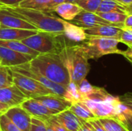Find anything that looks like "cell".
I'll list each match as a JSON object with an SVG mask.
<instances>
[{"instance_id": "28", "label": "cell", "mask_w": 132, "mask_h": 131, "mask_svg": "<svg viewBox=\"0 0 132 131\" xmlns=\"http://www.w3.org/2000/svg\"><path fill=\"white\" fill-rule=\"evenodd\" d=\"M66 98L68 100L71 101L72 103L81 101L82 97L79 92L78 86L76 83L70 82L69 85L67 86V97Z\"/></svg>"}, {"instance_id": "6", "label": "cell", "mask_w": 132, "mask_h": 131, "mask_svg": "<svg viewBox=\"0 0 132 131\" xmlns=\"http://www.w3.org/2000/svg\"><path fill=\"white\" fill-rule=\"evenodd\" d=\"M9 68L15 72H17L19 73L34 79L35 80L38 81L42 85H43L45 87H46L48 90H50L53 94L60 95L65 98L67 97V87L50 80L43 74H41L36 68L32 67L29 64V63H26Z\"/></svg>"}, {"instance_id": "26", "label": "cell", "mask_w": 132, "mask_h": 131, "mask_svg": "<svg viewBox=\"0 0 132 131\" xmlns=\"http://www.w3.org/2000/svg\"><path fill=\"white\" fill-rule=\"evenodd\" d=\"M106 131H128L124 124L115 117H105L99 119Z\"/></svg>"}, {"instance_id": "20", "label": "cell", "mask_w": 132, "mask_h": 131, "mask_svg": "<svg viewBox=\"0 0 132 131\" xmlns=\"http://www.w3.org/2000/svg\"><path fill=\"white\" fill-rule=\"evenodd\" d=\"M63 34L67 39L73 42H84L87 39L85 29L69 21L62 19Z\"/></svg>"}, {"instance_id": "45", "label": "cell", "mask_w": 132, "mask_h": 131, "mask_svg": "<svg viewBox=\"0 0 132 131\" xmlns=\"http://www.w3.org/2000/svg\"><path fill=\"white\" fill-rule=\"evenodd\" d=\"M128 13H132V3L128 6Z\"/></svg>"}, {"instance_id": "35", "label": "cell", "mask_w": 132, "mask_h": 131, "mask_svg": "<svg viewBox=\"0 0 132 131\" xmlns=\"http://www.w3.org/2000/svg\"><path fill=\"white\" fill-rule=\"evenodd\" d=\"M121 102H122L132 113V93H127L122 96L118 97Z\"/></svg>"}, {"instance_id": "4", "label": "cell", "mask_w": 132, "mask_h": 131, "mask_svg": "<svg viewBox=\"0 0 132 131\" xmlns=\"http://www.w3.org/2000/svg\"><path fill=\"white\" fill-rule=\"evenodd\" d=\"M29 48L39 53H59L67 46V37L63 33L38 31L36 34L22 40Z\"/></svg>"}, {"instance_id": "30", "label": "cell", "mask_w": 132, "mask_h": 131, "mask_svg": "<svg viewBox=\"0 0 132 131\" xmlns=\"http://www.w3.org/2000/svg\"><path fill=\"white\" fill-rule=\"evenodd\" d=\"M0 127L2 131H22L5 114L0 117Z\"/></svg>"}, {"instance_id": "14", "label": "cell", "mask_w": 132, "mask_h": 131, "mask_svg": "<svg viewBox=\"0 0 132 131\" xmlns=\"http://www.w3.org/2000/svg\"><path fill=\"white\" fill-rule=\"evenodd\" d=\"M35 99L41 102L43 105H45L52 111L55 112L56 114L70 109L73 103L71 101L68 100L65 97L53 93L41 96Z\"/></svg>"}, {"instance_id": "47", "label": "cell", "mask_w": 132, "mask_h": 131, "mask_svg": "<svg viewBox=\"0 0 132 131\" xmlns=\"http://www.w3.org/2000/svg\"><path fill=\"white\" fill-rule=\"evenodd\" d=\"M78 0H66V2H73V3H77Z\"/></svg>"}, {"instance_id": "15", "label": "cell", "mask_w": 132, "mask_h": 131, "mask_svg": "<svg viewBox=\"0 0 132 131\" xmlns=\"http://www.w3.org/2000/svg\"><path fill=\"white\" fill-rule=\"evenodd\" d=\"M0 25L21 29L38 30L32 24L13 15L12 12L3 7L0 8Z\"/></svg>"}, {"instance_id": "19", "label": "cell", "mask_w": 132, "mask_h": 131, "mask_svg": "<svg viewBox=\"0 0 132 131\" xmlns=\"http://www.w3.org/2000/svg\"><path fill=\"white\" fill-rule=\"evenodd\" d=\"M82 10V8L77 3L64 2L56 5L53 8V12H56L64 20L72 21Z\"/></svg>"}, {"instance_id": "17", "label": "cell", "mask_w": 132, "mask_h": 131, "mask_svg": "<svg viewBox=\"0 0 132 131\" xmlns=\"http://www.w3.org/2000/svg\"><path fill=\"white\" fill-rule=\"evenodd\" d=\"M55 118L69 131H77L86 120L77 117L70 109L54 115Z\"/></svg>"}, {"instance_id": "33", "label": "cell", "mask_w": 132, "mask_h": 131, "mask_svg": "<svg viewBox=\"0 0 132 131\" xmlns=\"http://www.w3.org/2000/svg\"><path fill=\"white\" fill-rule=\"evenodd\" d=\"M120 42H122L128 46H132V29H123L121 34Z\"/></svg>"}, {"instance_id": "41", "label": "cell", "mask_w": 132, "mask_h": 131, "mask_svg": "<svg viewBox=\"0 0 132 131\" xmlns=\"http://www.w3.org/2000/svg\"><path fill=\"white\" fill-rule=\"evenodd\" d=\"M124 29H132V13L128 14L124 23Z\"/></svg>"}, {"instance_id": "16", "label": "cell", "mask_w": 132, "mask_h": 131, "mask_svg": "<svg viewBox=\"0 0 132 131\" xmlns=\"http://www.w3.org/2000/svg\"><path fill=\"white\" fill-rule=\"evenodd\" d=\"M87 35L90 36H98V37H107L114 38L119 40L123 29L113 25H97L91 28L84 29Z\"/></svg>"}, {"instance_id": "21", "label": "cell", "mask_w": 132, "mask_h": 131, "mask_svg": "<svg viewBox=\"0 0 132 131\" xmlns=\"http://www.w3.org/2000/svg\"><path fill=\"white\" fill-rule=\"evenodd\" d=\"M0 46L7 47L10 49L15 50L16 52L30 55L33 57L37 56L39 54H40L39 52L29 48L26 44H24L22 41L19 40H2L0 39Z\"/></svg>"}, {"instance_id": "46", "label": "cell", "mask_w": 132, "mask_h": 131, "mask_svg": "<svg viewBox=\"0 0 132 131\" xmlns=\"http://www.w3.org/2000/svg\"><path fill=\"white\" fill-rule=\"evenodd\" d=\"M46 130H47V131H55L54 130H53L47 124H46Z\"/></svg>"}, {"instance_id": "43", "label": "cell", "mask_w": 132, "mask_h": 131, "mask_svg": "<svg viewBox=\"0 0 132 131\" xmlns=\"http://www.w3.org/2000/svg\"><path fill=\"white\" fill-rule=\"evenodd\" d=\"M115 1L119 2H121V4H123V5H125L126 6L130 5L132 3V0H115Z\"/></svg>"}, {"instance_id": "18", "label": "cell", "mask_w": 132, "mask_h": 131, "mask_svg": "<svg viewBox=\"0 0 132 131\" xmlns=\"http://www.w3.org/2000/svg\"><path fill=\"white\" fill-rule=\"evenodd\" d=\"M38 31L39 30L21 29L0 25V39L22 41L36 34Z\"/></svg>"}, {"instance_id": "13", "label": "cell", "mask_w": 132, "mask_h": 131, "mask_svg": "<svg viewBox=\"0 0 132 131\" xmlns=\"http://www.w3.org/2000/svg\"><path fill=\"white\" fill-rule=\"evenodd\" d=\"M27 99L29 98L14 84L0 88V102L10 107L21 105Z\"/></svg>"}, {"instance_id": "48", "label": "cell", "mask_w": 132, "mask_h": 131, "mask_svg": "<svg viewBox=\"0 0 132 131\" xmlns=\"http://www.w3.org/2000/svg\"><path fill=\"white\" fill-rule=\"evenodd\" d=\"M0 131H2V130H1V127H0Z\"/></svg>"}, {"instance_id": "1", "label": "cell", "mask_w": 132, "mask_h": 131, "mask_svg": "<svg viewBox=\"0 0 132 131\" xmlns=\"http://www.w3.org/2000/svg\"><path fill=\"white\" fill-rule=\"evenodd\" d=\"M59 55L69 73L70 82L78 86L83 80L86 79L90 68L89 59L81 44H67L60 50Z\"/></svg>"}, {"instance_id": "42", "label": "cell", "mask_w": 132, "mask_h": 131, "mask_svg": "<svg viewBox=\"0 0 132 131\" xmlns=\"http://www.w3.org/2000/svg\"><path fill=\"white\" fill-rule=\"evenodd\" d=\"M10 108L9 106H8L7 104H5L3 103L0 102V117L5 114V113L7 112V110Z\"/></svg>"}, {"instance_id": "11", "label": "cell", "mask_w": 132, "mask_h": 131, "mask_svg": "<svg viewBox=\"0 0 132 131\" xmlns=\"http://www.w3.org/2000/svg\"><path fill=\"white\" fill-rule=\"evenodd\" d=\"M5 115L22 131L30 130L32 117L20 105L10 107Z\"/></svg>"}, {"instance_id": "25", "label": "cell", "mask_w": 132, "mask_h": 131, "mask_svg": "<svg viewBox=\"0 0 132 131\" xmlns=\"http://www.w3.org/2000/svg\"><path fill=\"white\" fill-rule=\"evenodd\" d=\"M106 21L114 24L117 27L124 29V23L128 14L120 12H96Z\"/></svg>"}, {"instance_id": "40", "label": "cell", "mask_w": 132, "mask_h": 131, "mask_svg": "<svg viewBox=\"0 0 132 131\" xmlns=\"http://www.w3.org/2000/svg\"><path fill=\"white\" fill-rule=\"evenodd\" d=\"M122 124L126 127L128 131H132V115L127 117L125 120L122 122Z\"/></svg>"}, {"instance_id": "24", "label": "cell", "mask_w": 132, "mask_h": 131, "mask_svg": "<svg viewBox=\"0 0 132 131\" xmlns=\"http://www.w3.org/2000/svg\"><path fill=\"white\" fill-rule=\"evenodd\" d=\"M70 110L77 117H78L79 118H80L84 120L90 121L94 119H96V117L92 113V111L82 101L73 103L71 107H70Z\"/></svg>"}, {"instance_id": "10", "label": "cell", "mask_w": 132, "mask_h": 131, "mask_svg": "<svg viewBox=\"0 0 132 131\" xmlns=\"http://www.w3.org/2000/svg\"><path fill=\"white\" fill-rule=\"evenodd\" d=\"M27 111L32 117L38 118L43 120H47L51 117L56 115V113L47 108L41 102L35 98H29L20 105Z\"/></svg>"}, {"instance_id": "39", "label": "cell", "mask_w": 132, "mask_h": 131, "mask_svg": "<svg viewBox=\"0 0 132 131\" xmlns=\"http://www.w3.org/2000/svg\"><path fill=\"white\" fill-rule=\"evenodd\" d=\"M125 59H127L130 63H132V46H128V48L126 50L121 51V53Z\"/></svg>"}, {"instance_id": "3", "label": "cell", "mask_w": 132, "mask_h": 131, "mask_svg": "<svg viewBox=\"0 0 132 131\" xmlns=\"http://www.w3.org/2000/svg\"><path fill=\"white\" fill-rule=\"evenodd\" d=\"M13 15L26 20L38 30L55 33H63L62 19L52 12L21 7H3Z\"/></svg>"}, {"instance_id": "38", "label": "cell", "mask_w": 132, "mask_h": 131, "mask_svg": "<svg viewBox=\"0 0 132 131\" xmlns=\"http://www.w3.org/2000/svg\"><path fill=\"white\" fill-rule=\"evenodd\" d=\"M77 131H94V129L90 121H84Z\"/></svg>"}, {"instance_id": "44", "label": "cell", "mask_w": 132, "mask_h": 131, "mask_svg": "<svg viewBox=\"0 0 132 131\" xmlns=\"http://www.w3.org/2000/svg\"><path fill=\"white\" fill-rule=\"evenodd\" d=\"M52 1V4H53V8L56 5L62 3V2H66V0H51Z\"/></svg>"}, {"instance_id": "27", "label": "cell", "mask_w": 132, "mask_h": 131, "mask_svg": "<svg viewBox=\"0 0 132 131\" xmlns=\"http://www.w3.org/2000/svg\"><path fill=\"white\" fill-rule=\"evenodd\" d=\"M13 84L12 71L9 67L0 65V88Z\"/></svg>"}, {"instance_id": "7", "label": "cell", "mask_w": 132, "mask_h": 131, "mask_svg": "<svg viewBox=\"0 0 132 131\" xmlns=\"http://www.w3.org/2000/svg\"><path fill=\"white\" fill-rule=\"evenodd\" d=\"M11 71L13 84L15 85L28 98H36L41 96L53 93L50 90L34 79L15 72L12 69Z\"/></svg>"}, {"instance_id": "37", "label": "cell", "mask_w": 132, "mask_h": 131, "mask_svg": "<svg viewBox=\"0 0 132 131\" xmlns=\"http://www.w3.org/2000/svg\"><path fill=\"white\" fill-rule=\"evenodd\" d=\"M90 122L92 124V126H93V127L94 129V131H106L105 129L104 128V127L102 126V124H101L98 118L90 120Z\"/></svg>"}, {"instance_id": "29", "label": "cell", "mask_w": 132, "mask_h": 131, "mask_svg": "<svg viewBox=\"0 0 132 131\" xmlns=\"http://www.w3.org/2000/svg\"><path fill=\"white\" fill-rule=\"evenodd\" d=\"M102 0H78L77 4L82 8L83 10L96 13Z\"/></svg>"}, {"instance_id": "22", "label": "cell", "mask_w": 132, "mask_h": 131, "mask_svg": "<svg viewBox=\"0 0 132 131\" xmlns=\"http://www.w3.org/2000/svg\"><path fill=\"white\" fill-rule=\"evenodd\" d=\"M97 12H120L128 14V6L115 0H102Z\"/></svg>"}, {"instance_id": "36", "label": "cell", "mask_w": 132, "mask_h": 131, "mask_svg": "<svg viewBox=\"0 0 132 131\" xmlns=\"http://www.w3.org/2000/svg\"><path fill=\"white\" fill-rule=\"evenodd\" d=\"M24 0H0V8L2 7H18Z\"/></svg>"}, {"instance_id": "2", "label": "cell", "mask_w": 132, "mask_h": 131, "mask_svg": "<svg viewBox=\"0 0 132 131\" xmlns=\"http://www.w3.org/2000/svg\"><path fill=\"white\" fill-rule=\"evenodd\" d=\"M29 64L50 80L67 87L70 83L69 73L59 53H40Z\"/></svg>"}, {"instance_id": "32", "label": "cell", "mask_w": 132, "mask_h": 131, "mask_svg": "<svg viewBox=\"0 0 132 131\" xmlns=\"http://www.w3.org/2000/svg\"><path fill=\"white\" fill-rule=\"evenodd\" d=\"M29 131H47L46 120L32 117Z\"/></svg>"}, {"instance_id": "9", "label": "cell", "mask_w": 132, "mask_h": 131, "mask_svg": "<svg viewBox=\"0 0 132 131\" xmlns=\"http://www.w3.org/2000/svg\"><path fill=\"white\" fill-rule=\"evenodd\" d=\"M34 57L0 46V65L12 67L30 62Z\"/></svg>"}, {"instance_id": "12", "label": "cell", "mask_w": 132, "mask_h": 131, "mask_svg": "<svg viewBox=\"0 0 132 131\" xmlns=\"http://www.w3.org/2000/svg\"><path fill=\"white\" fill-rule=\"evenodd\" d=\"M72 23L80 26L84 29L91 28L97 25H113L114 24L106 21L96 13L82 10L72 21Z\"/></svg>"}, {"instance_id": "23", "label": "cell", "mask_w": 132, "mask_h": 131, "mask_svg": "<svg viewBox=\"0 0 132 131\" xmlns=\"http://www.w3.org/2000/svg\"><path fill=\"white\" fill-rule=\"evenodd\" d=\"M18 7L53 12V6L51 0H24Z\"/></svg>"}, {"instance_id": "31", "label": "cell", "mask_w": 132, "mask_h": 131, "mask_svg": "<svg viewBox=\"0 0 132 131\" xmlns=\"http://www.w3.org/2000/svg\"><path fill=\"white\" fill-rule=\"evenodd\" d=\"M94 86H92L86 79L83 80L78 85V90L82 97V100L86 98L94 90Z\"/></svg>"}, {"instance_id": "34", "label": "cell", "mask_w": 132, "mask_h": 131, "mask_svg": "<svg viewBox=\"0 0 132 131\" xmlns=\"http://www.w3.org/2000/svg\"><path fill=\"white\" fill-rule=\"evenodd\" d=\"M46 123L55 131H69L55 118L54 116L51 117L50 119L46 120Z\"/></svg>"}, {"instance_id": "8", "label": "cell", "mask_w": 132, "mask_h": 131, "mask_svg": "<svg viewBox=\"0 0 132 131\" xmlns=\"http://www.w3.org/2000/svg\"><path fill=\"white\" fill-rule=\"evenodd\" d=\"M119 100V97L113 101H95L91 100H83L87 107L92 111L96 118L115 117L117 118L116 103Z\"/></svg>"}, {"instance_id": "5", "label": "cell", "mask_w": 132, "mask_h": 131, "mask_svg": "<svg viewBox=\"0 0 132 131\" xmlns=\"http://www.w3.org/2000/svg\"><path fill=\"white\" fill-rule=\"evenodd\" d=\"M82 42L81 46L89 59H96L108 54H121L122 51L118 46L120 41L114 38L90 36Z\"/></svg>"}]
</instances>
